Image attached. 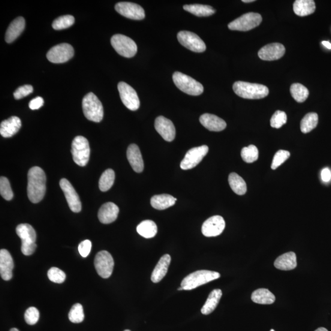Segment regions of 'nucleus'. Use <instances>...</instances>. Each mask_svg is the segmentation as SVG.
Here are the masks:
<instances>
[{
  "label": "nucleus",
  "instance_id": "f257e3e1",
  "mask_svg": "<svg viewBox=\"0 0 331 331\" xmlns=\"http://www.w3.org/2000/svg\"><path fill=\"white\" fill-rule=\"evenodd\" d=\"M46 191V176L41 168L33 167L28 173L27 195L33 203L43 200Z\"/></svg>",
  "mask_w": 331,
  "mask_h": 331
},
{
  "label": "nucleus",
  "instance_id": "f03ea898",
  "mask_svg": "<svg viewBox=\"0 0 331 331\" xmlns=\"http://www.w3.org/2000/svg\"><path fill=\"white\" fill-rule=\"evenodd\" d=\"M233 88L237 96L245 99H262L266 97L269 93L266 86L243 81H237L234 84Z\"/></svg>",
  "mask_w": 331,
  "mask_h": 331
},
{
  "label": "nucleus",
  "instance_id": "7ed1b4c3",
  "mask_svg": "<svg viewBox=\"0 0 331 331\" xmlns=\"http://www.w3.org/2000/svg\"><path fill=\"white\" fill-rule=\"evenodd\" d=\"M219 278L220 274L218 272L207 270H198L183 279L181 283V287L183 290H194Z\"/></svg>",
  "mask_w": 331,
  "mask_h": 331
},
{
  "label": "nucleus",
  "instance_id": "20e7f679",
  "mask_svg": "<svg viewBox=\"0 0 331 331\" xmlns=\"http://www.w3.org/2000/svg\"><path fill=\"white\" fill-rule=\"evenodd\" d=\"M82 109L84 116L90 121L98 123L103 119V105L94 93H89L84 96Z\"/></svg>",
  "mask_w": 331,
  "mask_h": 331
},
{
  "label": "nucleus",
  "instance_id": "39448f33",
  "mask_svg": "<svg viewBox=\"0 0 331 331\" xmlns=\"http://www.w3.org/2000/svg\"><path fill=\"white\" fill-rule=\"evenodd\" d=\"M17 236L22 240L21 251L25 256H30L33 254L37 247V233L35 229L31 225L27 224H20L16 228Z\"/></svg>",
  "mask_w": 331,
  "mask_h": 331
},
{
  "label": "nucleus",
  "instance_id": "423d86ee",
  "mask_svg": "<svg viewBox=\"0 0 331 331\" xmlns=\"http://www.w3.org/2000/svg\"><path fill=\"white\" fill-rule=\"evenodd\" d=\"M174 83L177 88L186 94L198 96L202 94L204 87L201 83L187 75L175 72L173 76Z\"/></svg>",
  "mask_w": 331,
  "mask_h": 331
},
{
  "label": "nucleus",
  "instance_id": "0eeeda50",
  "mask_svg": "<svg viewBox=\"0 0 331 331\" xmlns=\"http://www.w3.org/2000/svg\"><path fill=\"white\" fill-rule=\"evenodd\" d=\"M71 153L74 161L80 167H85L88 163L90 155L88 140L82 136L75 137L72 143Z\"/></svg>",
  "mask_w": 331,
  "mask_h": 331
},
{
  "label": "nucleus",
  "instance_id": "6e6552de",
  "mask_svg": "<svg viewBox=\"0 0 331 331\" xmlns=\"http://www.w3.org/2000/svg\"><path fill=\"white\" fill-rule=\"evenodd\" d=\"M111 43L116 52L126 58H131L137 53V47L136 43L130 38L125 35H114L111 38Z\"/></svg>",
  "mask_w": 331,
  "mask_h": 331
},
{
  "label": "nucleus",
  "instance_id": "1a4fd4ad",
  "mask_svg": "<svg viewBox=\"0 0 331 331\" xmlns=\"http://www.w3.org/2000/svg\"><path fill=\"white\" fill-rule=\"evenodd\" d=\"M262 17L260 14L248 13L229 23L228 28L236 31L247 32L260 25Z\"/></svg>",
  "mask_w": 331,
  "mask_h": 331
},
{
  "label": "nucleus",
  "instance_id": "9d476101",
  "mask_svg": "<svg viewBox=\"0 0 331 331\" xmlns=\"http://www.w3.org/2000/svg\"><path fill=\"white\" fill-rule=\"evenodd\" d=\"M95 267L98 275L103 279H108L112 275L114 267V259L109 252L101 251L96 255Z\"/></svg>",
  "mask_w": 331,
  "mask_h": 331
},
{
  "label": "nucleus",
  "instance_id": "9b49d317",
  "mask_svg": "<svg viewBox=\"0 0 331 331\" xmlns=\"http://www.w3.org/2000/svg\"><path fill=\"white\" fill-rule=\"evenodd\" d=\"M177 39L180 44L188 49L195 52H203L206 46L201 38L194 33L182 31L177 34Z\"/></svg>",
  "mask_w": 331,
  "mask_h": 331
},
{
  "label": "nucleus",
  "instance_id": "f8f14e48",
  "mask_svg": "<svg viewBox=\"0 0 331 331\" xmlns=\"http://www.w3.org/2000/svg\"><path fill=\"white\" fill-rule=\"evenodd\" d=\"M208 152L209 147L206 145L189 150L180 163V168L183 170L192 169L200 164Z\"/></svg>",
  "mask_w": 331,
  "mask_h": 331
},
{
  "label": "nucleus",
  "instance_id": "ddd939ff",
  "mask_svg": "<svg viewBox=\"0 0 331 331\" xmlns=\"http://www.w3.org/2000/svg\"><path fill=\"white\" fill-rule=\"evenodd\" d=\"M120 98L128 109L134 111L139 109L140 101L137 93L130 86L124 82L118 84Z\"/></svg>",
  "mask_w": 331,
  "mask_h": 331
},
{
  "label": "nucleus",
  "instance_id": "4468645a",
  "mask_svg": "<svg viewBox=\"0 0 331 331\" xmlns=\"http://www.w3.org/2000/svg\"><path fill=\"white\" fill-rule=\"evenodd\" d=\"M74 50L70 44L63 43L54 46L47 53L49 61L53 63H63L73 58Z\"/></svg>",
  "mask_w": 331,
  "mask_h": 331
},
{
  "label": "nucleus",
  "instance_id": "2eb2a0df",
  "mask_svg": "<svg viewBox=\"0 0 331 331\" xmlns=\"http://www.w3.org/2000/svg\"><path fill=\"white\" fill-rule=\"evenodd\" d=\"M60 188L64 192L68 206L73 212L78 213L82 210L79 195L77 194L71 183L67 179H62L60 182Z\"/></svg>",
  "mask_w": 331,
  "mask_h": 331
},
{
  "label": "nucleus",
  "instance_id": "dca6fc26",
  "mask_svg": "<svg viewBox=\"0 0 331 331\" xmlns=\"http://www.w3.org/2000/svg\"><path fill=\"white\" fill-rule=\"evenodd\" d=\"M116 10L122 16L132 20H143L145 11L139 5L130 2H120L116 5Z\"/></svg>",
  "mask_w": 331,
  "mask_h": 331
},
{
  "label": "nucleus",
  "instance_id": "f3484780",
  "mask_svg": "<svg viewBox=\"0 0 331 331\" xmlns=\"http://www.w3.org/2000/svg\"><path fill=\"white\" fill-rule=\"evenodd\" d=\"M225 228V221L222 216L215 215L204 222L202 233L206 237H216L223 233Z\"/></svg>",
  "mask_w": 331,
  "mask_h": 331
},
{
  "label": "nucleus",
  "instance_id": "a211bd4d",
  "mask_svg": "<svg viewBox=\"0 0 331 331\" xmlns=\"http://www.w3.org/2000/svg\"><path fill=\"white\" fill-rule=\"evenodd\" d=\"M155 128L161 137L168 142H171L175 139L176 128L171 120L163 116H159L155 120Z\"/></svg>",
  "mask_w": 331,
  "mask_h": 331
},
{
  "label": "nucleus",
  "instance_id": "6ab92c4d",
  "mask_svg": "<svg viewBox=\"0 0 331 331\" xmlns=\"http://www.w3.org/2000/svg\"><path fill=\"white\" fill-rule=\"evenodd\" d=\"M285 53L284 45L272 43L266 45L259 50L258 56L265 61H274L281 59Z\"/></svg>",
  "mask_w": 331,
  "mask_h": 331
},
{
  "label": "nucleus",
  "instance_id": "aec40b11",
  "mask_svg": "<svg viewBox=\"0 0 331 331\" xmlns=\"http://www.w3.org/2000/svg\"><path fill=\"white\" fill-rule=\"evenodd\" d=\"M13 259L7 250L0 251V274L4 281H8L13 278Z\"/></svg>",
  "mask_w": 331,
  "mask_h": 331
},
{
  "label": "nucleus",
  "instance_id": "412c9836",
  "mask_svg": "<svg viewBox=\"0 0 331 331\" xmlns=\"http://www.w3.org/2000/svg\"><path fill=\"white\" fill-rule=\"evenodd\" d=\"M119 213V208L116 204L113 203H105L99 210V220L103 224H111L116 220Z\"/></svg>",
  "mask_w": 331,
  "mask_h": 331
},
{
  "label": "nucleus",
  "instance_id": "4be33fe9",
  "mask_svg": "<svg viewBox=\"0 0 331 331\" xmlns=\"http://www.w3.org/2000/svg\"><path fill=\"white\" fill-rule=\"evenodd\" d=\"M126 155L132 170L137 173H142L144 164L139 147L136 144H131L128 147Z\"/></svg>",
  "mask_w": 331,
  "mask_h": 331
},
{
  "label": "nucleus",
  "instance_id": "5701e85b",
  "mask_svg": "<svg viewBox=\"0 0 331 331\" xmlns=\"http://www.w3.org/2000/svg\"><path fill=\"white\" fill-rule=\"evenodd\" d=\"M200 121L204 127L211 131H222L227 127L225 120L213 114H203L200 117Z\"/></svg>",
  "mask_w": 331,
  "mask_h": 331
},
{
  "label": "nucleus",
  "instance_id": "b1692460",
  "mask_svg": "<svg viewBox=\"0 0 331 331\" xmlns=\"http://www.w3.org/2000/svg\"><path fill=\"white\" fill-rule=\"evenodd\" d=\"M22 126L21 120L16 116L4 120L0 125V134L5 138L11 137L16 134Z\"/></svg>",
  "mask_w": 331,
  "mask_h": 331
},
{
  "label": "nucleus",
  "instance_id": "393cba45",
  "mask_svg": "<svg viewBox=\"0 0 331 331\" xmlns=\"http://www.w3.org/2000/svg\"><path fill=\"white\" fill-rule=\"evenodd\" d=\"M25 26V20L22 17L16 18L9 26L6 33L5 40L8 43H13L19 37Z\"/></svg>",
  "mask_w": 331,
  "mask_h": 331
},
{
  "label": "nucleus",
  "instance_id": "a878e982",
  "mask_svg": "<svg viewBox=\"0 0 331 331\" xmlns=\"http://www.w3.org/2000/svg\"><path fill=\"white\" fill-rule=\"evenodd\" d=\"M171 261V257L170 255L166 254L162 256L152 272L151 280L153 283L156 284L164 278L168 272Z\"/></svg>",
  "mask_w": 331,
  "mask_h": 331
},
{
  "label": "nucleus",
  "instance_id": "bb28decb",
  "mask_svg": "<svg viewBox=\"0 0 331 331\" xmlns=\"http://www.w3.org/2000/svg\"><path fill=\"white\" fill-rule=\"evenodd\" d=\"M277 269L282 270H290L296 268L297 258L294 252L286 253L280 256L274 262Z\"/></svg>",
  "mask_w": 331,
  "mask_h": 331
},
{
  "label": "nucleus",
  "instance_id": "cd10ccee",
  "mask_svg": "<svg viewBox=\"0 0 331 331\" xmlns=\"http://www.w3.org/2000/svg\"><path fill=\"white\" fill-rule=\"evenodd\" d=\"M316 10L313 0H296L293 4V11L298 16L305 17L314 13Z\"/></svg>",
  "mask_w": 331,
  "mask_h": 331
},
{
  "label": "nucleus",
  "instance_id": "c85d7f7f",
  "mask_svg": "<svg viewBox=\"0 0 331 331\" xmlns=\"http://www.w3.org/2000/svg\"><path fill=\"white\" fill-rule=\"evenodd\" d=\"M177 199L168 194L155 195L150 200L152 206L157 210H164L175 204Z\"/></svg>",
  "mask_w": 331,
  "mask_h": 331
},
{
  "label": "nucleus",
  "instance_id": "c756f323",
  "mask_svg": "<svg viewBox=\"0 0 331 331\" xmlns=\"http://www.w3.org/2000/svg\"><path fill=\"white\" fill-rule=\"evenodd\" d=\"M222 296V291L219 289H215L210 293L205 304L201 309L203 315H209L215 311Z\"/></svg>",
  "mask_w": 331,
  "mask_h": 331
},
{
  "label": "nucleus",
  "instance_id": "7c9ffc66",
  "mask_svg": "<svg viewBox=\"0 0 331 331\" xmlns=\"http://www.w3.org/2000/svg\"><path fill=\"white\" fill-rule=\"evenodd\" d=\"M252 300L260 305H272L275 302V297L267 289L260 288L252 293Z\"/></svg>",
  "mask_w": 331,
  "mask_h": 331
},
{
  "label": "nucleus",
  "instance_id": "2f4dec72",
  "mask_svg": "<svg viewBox=\"0 0 331 331\" xmlns=\"http://www.w3.org/2000/svg\"><path fill=\"white\" fill-rule=\"evenodd\" d=\"M157 226L152 220H144L137 227V232L141 236L146 239L152 238L157 233Z\"/></svg>",
  "mask_w": 331,
  "mask_h": 331
},
{
  "label": "nucleus",
  "instance_id": "473e14b6",
  "mask_svg": "<svg viewBox=\"0 0 331 331\" xmlns=\"http://www.w3.org/2000/svg\"><path fill=\"white\" fill-rule=\"evenodd\" d=\"M184 10L198 17H207L215 14V10L210 6L203 5H188L183 7Z\"/></svg>",
  "mask_w": 331,
  "mask_h": 331
},
{
  "label": "nucleus",
  "instance_id": "72a5a7b5",
  "mask_svg": "<svg viewBox=\"0 0 331 331\" xmlns=\"http://www.w3.org/2000/svg\"><path fill=\"white\" fill-rule=\"evenodd\" d=\"M229 184L233 191L238 195H243L246 192L245 180L236 173H231L228 177Z\"/></svg>",
  "mask_w": 331,
  "mask_h": 331
},
{
  "label": "nucleus",
  "instance_id": "f704fd0d",
  "mask_svg": "<svg viewBox=\"0 0 331 331\" xmlns=\"http://www.w3.org/2000/svg\"><path fill=\"white\" fill-rule=\"evenodd\" d=\"M318 123V114L315 113H309L302 119L300 122V129L303 133H308L317 127Z\"/></svg>",
  "mask_w": 331,
  "mask_h": 331
},
{
  "label": "nucleus",
  "instance_id": "c9c22d12",
  "mask_svg": "<svg viewBox=\"0 0 331 331\" xmlns=\"http://www.w3.org/2000/svg\"><path fill=\"white\" fill-rule=\"evenodd\" d=\"M290 92L293 98L298 103H303L309 97V90L305 86L299 83L292 84Z\"/></svg>",
  "mask_w": 331,
  "mask_h": 331
},
{
  "label": "nucleus",
  "instance_id": "e433bc0d",
  "mask_svg": "<svg viewBox=\"0 0 331 331\" xmlns=\"http://www.w3.org/2000/svg\"><path fill=\"white\" fill-rule=\"evenodd\" d=\"M115 173L113 170L108 169L102 174L99 181V188L101 191H107L112 187L115 180Z\"/></svg>",
  "mask_w": 331,
  "mask_h": 331
},
{
  "label": "nucleus",
  "instance_id": "4c0bfd02",
  "mask_svg": "<svg viewBox=\"0 0 331 331\" xmlns=\"http://www.w3.org/2000/svg\"><path fill=\"white\" fill-rule=\"evenodd\" d=\"M69 320L73 323H80L85 318L83 307L80 304L77 303L72 307L68 314Z\"/></svg>",
  "mask_w": 331,
  "mask_h": 331
},
{
  "label": "nucleus",
  "instance_id": "58836bf2",
  "mask_svg": "<svg viewBox=\"0 0 331 331\" xmlns=\"http://www.w3.org/2000/svg\"><path fill=\"white\" fill-rule=\"evenodd\" d=\"M259 152L257 147L254 145H250L242 149L241 156L243 161L247 163H252L257 160Z\"/></svg>",
  "mask_w": 331,
  "mask_h": 331
},
{
  "label": "nucleus",
  "instance_id": "ea45409f",
  "mask_svg": "<svg viewBox=\"0 0 331 331\" xmlns=\"http://www.w3.org/2000/svg\"><path fill=\"white\" fill-rule=\"evenodd\" d=\"M74 17L71 15H66L57 18L53 21L52 27L56 30H60L69 28L73 25L74 23Z\"/></svg>",
  "mask_w": 331,
  "mask_h": 331
},
{
  "label": "nucleus",
  "instance_id": "a19ab883",
  "mask_svg": "<svg viewBox=\"0 0 331 331\" xmlns=\"http://www.w3.org/2000/svg\"><path fill=\"white\" fill-rule=\"evenodd\" d=\"M0 194L6 200L11 201L13 198V192L10 181L7 177H1L0 178Z\"/></svg>",
  "mask_w": 331,
  "mask_h": 331
},
{
  "label": "nucleus",
  "instance_id": "79ce46f5",
  "mask_svg": "<svg viewBox=\"0 0 331 331\" xmlns=\"http://www.w3.org/2000/svg\"><path fill=\"white\" fill-rule=\"evenodd\" d=\"M287 122V114L284 111H277L270 119V126L272 128H281Z\"/></svg>",
  "mask_w": 331,
  "mask_h": 331
},
{
  "label": "nucleus",
  "instance_id": "37998d69",
  "mask_svg": "<svg viewBox=\"0 0 331 331\" xmlns=\"http://www.w3.org/2000/svg\"><path fill=\"white\" fill-rule=\"evenodd\" d=\"M290 153L287 150H280L273 156L271 168L275 170L290 158Z\"/></svg>",
  "mask_w": 331,
  "mask_h": 331
},
{
  "label": "nucleus",
  "instance_id": "c03bdc74",
  "mask_svg": "<svg viewBox=\"0 0 331 331\" xmlns=\"http://www.w3.org/2000/svg\"><path fill=\"white\" fill-rule=\"evenodd\" d=\"M47 276L50 281L56 284H62L66 279L65 273L57 267L50 268L47 272Z\"/></svg>",
  "mask_w": 331,
  "mask_h": 331
},
{
  "label": "nucleus",
  "instance_id": "a18cd8bd",
  "mask_svg": "<svg viewBox=\"0 0 331 331\" xmlns=\"http://www.w3.org/2000/svg\"><path fill=\"white\" fill-rule=\"evenodd\" d=\"M24 318H25L27 324L34 325L38 323L39 318H40V312L37 308L31 307L26 310L25 315H24Z\"/></svg>",
  "mask_w": 331,
  "mask_h": 331
},
{
  "label": "nucleus",
  "instance_id": "49530a36",
  "mask_svg": "<svg viewBox=\"0 0 331 331\" xmlns=\"http://www.w3.org/2000/svg\"><path fill=\"white\" fill-rule=\"evenodd\" d=\"M33 92V88L32 86L25 85L19 87L14 93V96L15 99H20L31 94Z\"/></svg>",
  "mask_w": 331,
  "mask_h": 331
},
{
  "label": "nucleus",
  "instance_id": "de8ad7c7",
  "mask_svg": "<svg viewBox=\"0 0 331 331\" xmlns=\"http://www.w3.org/2000/svg\"><path fill=\"white\" fill-rule=\"evenodd\" d=\"M92 249V242L89 240H84L78 246L79 254L84 258L88 257Z\"/></svg>",
  "mask_w": 331,
  "mask_h": 331
},
{
  "label": "nucleus",
  "instance_id": "09e8293b",
  "mask_svg": "<svg viewBox=\"0 0 331 331\" xmlns=\"http://www.w3.org/2000/svg\"><path fill=\"white\" fill-rule=\"evenodd\" d=\"M44 99L43 98L38 96V97L33 99L29 103V107L32 110H37L43 106Z\"/></svg>",
  "mask_w": 331,
  "mask_h": 331
},
{
  "label": "nucleus",
  "instance_id": "8fccbe9b",
  "mask_svg": "<svg viewBox=\"0 0 331 331\" xmlns=\"http://www.w3.org/2000/svg\"><path fill=\"white\" fill-rule=\"evenodd\" d=\"M321 178L325 182H329L331 179V173L328 168H324L321 172Z\"/></svg>",
  "mask_w": 331,
  "mask_h": 331
},
{
  "label": "nucleus",
  "instance_id": "3c124183",
  "mask_svg": "<svg viewBox=\"0 0 331 331\" xmlns=\"http://www.w3.org/2000/svg\"><path fill=\"white\" fill-rule=\"evenodd\" d=\"M322 44H323L324 46L326 47L327 49H331V44L329 43V42L323 41L322 42Z\"/></svg>",
  "mask_w": 331,
  "mask_h": 331
},
{
  "label": "nucleus",
  "instance_id": "603ef678",
  "mask_svg": "<svg viewBox=\"0 0 331 331\" xmlns=\"http://www.w3.org/2000/svg\"><path fill=\"white\" fill-rule=\"evenodd\" d=\"M315 331H328V330L326 329V328L320 327V328H318V329Z\"/></svg>",
  "mask_w": 331,
  "mask_h": 331
},
{
  "label": "nucleus",
  "instance_id": "864d4df0",
  "mask_svg": "<svg viewBox=\"0 0 331 331\" xmlns=\"http://www.w3.org/2000/svg\"><path fill=\"white\" fill-rule=\"evenodd\" d=\"M254 2V0H243L242 1L243 3H252Z\"/></svg>",
  "mask_w": 331,
  "mask_h": 331
},
{
  "label": "nucleus",
  "instance_id": "5fc2aeb1",
  "mask_svg": "<svg viewBox=\"0 0 331 331\" xmlns=\"http://www.w3.org/2000/svg\"><path fill=\"white\" fill-rule=\"evenodd\" d=\"M10 331H19L17 329V328H12Z\"/></svg>",
  "mask_w": 331,
  "mask_h": 331
},
{
  "label": "nucleus",
  "instance_id": "6e6d98bb",
  "mask_svg": "<svg viewBox=\"0 0 331 331\" xmlns=\"http://www.w3.org/2000/svg\"><path fill=\"white\" fill-rule=\"evenodd\" d=\"M178 290L179 291L183 290V289L182 288V287H180L178 288Z\"/></svg>",
  "mask_w": 331,
  "mask_h": 331
},
{
  "label": "nucleus",
  "instance_id": "4d7b16f0",
  "mask_svg": "<svg viewBox=\"0 0 331 331\" xmlns=\"http://www.w3.org/2000/svg\"><path fill=\"white\" fill-rule=\"evenodd\" d=\"M270 331H275V330H273V329H271V330H270Z\"/></svg>",
  "mask_w": 331,
  "mask_h": 331
},
{
  "label": "nucleus",
  "instance_id": "13d9d810",
  "mask_svg": "<svg viewBox=\"0 0 331 331\" xmlns=\"http://www.w3.org/2000/svg\"><path fill=\"white\" fill-rule=\"evenodd\" d=\"M125 331H131V330H125Z\"/></svg>",
  "mask_w": 331,
  "mask_h": 331
}]
</instances>
